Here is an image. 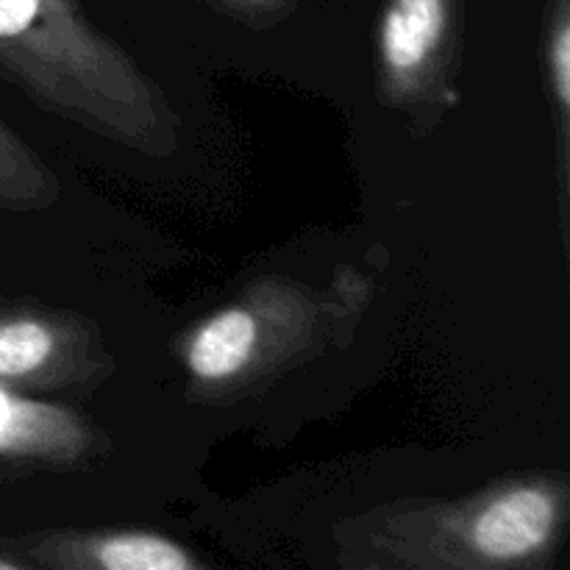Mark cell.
I'll list each match as a JSON object with an SVG mask.
<instances>
[{"mask_svg":"<svg viewBox=\"0 0 570 570\" xmlns=\"http://www.w3.org/2000/svg\"><path fill=\"white\" fill-rule=\"evenodd\" d=\"M570 479L529 471L456 499H399L360 512L334 540L345 570H554Z\"/></svg>","mask_w":570,"mask_h":570,"instance_id":"1","label":"cell"},{"mask_svg":"<svg viewBox=\"0 0 570 570\" xmlns=\"http://www.w3.org/2000/svg\"><path fill=\"white\" fill-rule=\"evenodd\" d=\"M0 81L106 142L145 156L178 148L170 100L78 0H0Z\"/></svg>","mask_w":570,"mask_h":570,"instance_id":"2","label":"cell"},{"mask_svg":"<svg viewBox=\"0 0 570 570\" xmlns=\"http://www.w3.org/2000/svg\"><path fill=\"white\" fill-rule=\"evenodd\" d=\"M376 295V278L340 265L323 284L262 276L178 334L176 360L187 399L234 404L284 373L345 348Z\"/></svg>","mask_w":570,"mask_h":570,"instance_id":"3","label":"cell"},{"mask_svg":"<svg viewBox=\"0 0 570 570\" xmlns=\"http://www.w3.org/2000/svg\"><path fill=\"white\" fill-rule=\"evenodd\" d=\"M462 0H387L376 31V92L412 128L432 131L456 104Z\"/></svg>","mask_w":570,"mask_h":570,"instance_id":"4","label":"cell"},{"mask_svg":"<svg viewBox=\"0 0 570 570\" xmlns=\"http://www.w3.org/2000/svg\"><path fill=\"white\" fill-rule=\"evenodd\" d=\"M115 371L104 332L78 312L45 304L0 306V384L22 393L98 387Z\"/></svg>","mask_w":570,"mask_h":570,"instance_id":"5","label":"cell"},{"mask_svg":"<svg viewBox=\"0 0 570 570\" xmlns=\"http://www.w3.org/2000/svg\"><path fill=\"white\" fill-rule=\"evenodd\" d=\"M106 454L109 440L83 412L0 384V468L78 471Z\"/></svg>","mask_w":570,"mask_h":570,"instance_id":"6","label":"cell"},{"mask_svg":"<svg viewBox=\"0 0 570 570\" xmlns=\"http://www.w3.org/2000/svg\"><path fill=\"white\" fill-rule=\"evenodd\" d=\"M6 546L42 570H215L150 529H48Z\"/></svg>","mask_w":570,"mask_h":570,"instance_id":"7","label":"cell"},{"mask_svg":"<svg viewBox=\"0 0 570 570\" xmlns=\"http://www.w3.org/2000/svg\"><path fill=\"white\" fill-rule=\"evenodd\" d=\"M543 87L549 100L557 139V187H560L562 234L568 237V193H570V0H549L543 22Z\"/></svg>","mask_w":570,"mask_h":570,"instance_id":"8","label":"cell"},{"mask_svg":"<svg viewBox=\"0 0 570 570\" xmlns=\"http://www.w3.org/2000/svg\"><path fill=\"white\" fill-rule=\"evenodd\" d=\"M61 198V184L42 156L0 120V209L42 212Z\"/></svg>","mask_w":570,"mask_h":570,"instance_id":"9","label":"cell"},{"mask_svg":"<svg viewBox=\"0 0 570 570\" xmlns=\"http://www.w3.org/2000/svg\"><path fill=\"white\" fill-rule=\"evenodd\" d=\"M232 14L239 20L254 22V26H267V22L282 20L289 11L293 0H220Z\"/></svg>","mask_w":570,"mask_h":570,"instance_id":"10","label":"cell"},{"mask_svg":"<svg viewBox=\"0 0 570 570\" xmlns=\"http://www.w3.org/2000/svg\"><path fill=\"white\" fill-rule=\"evenodd\" d=\"M0 570H42V568H37L33 562L22 560V557L0 554Z\"/></svg>","mask_w":570,"mask_h":570,"instance_id":"11","label":"cell"}]
</instances>
